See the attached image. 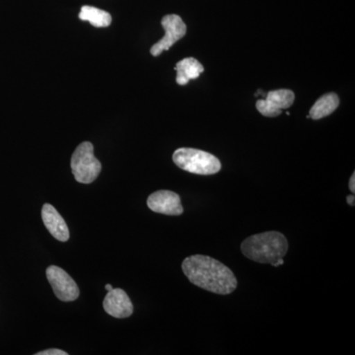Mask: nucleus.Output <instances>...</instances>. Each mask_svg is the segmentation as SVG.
<instances>
[{
  "instance_id": "obj_1",
  "label": "nucleus",
  "mask_w": 355,
  "mask_h": 355,
  "mask_svg": "<svg viewBox=\"0 0 355 355\" xmlns=\"http://www.w3.org/2000/svg\"><path fill=\"white\" fill-rule=\"evenodd\" d=\"M182 268L191 284L205 291L228 295L237 288V279L232 270L211 257H188L182 263Z\"/></svg>"
},
{
  "instance_id": "obj_2",
  "label": "nucleus",
  "mask_w": 355,
  "mask_h": 355,
  "mask_svg": "<svg viewBox=\"0 0 355 355\" xmlns=\"http://www.w3.org/2000/svg\"><path fill=\"white\" fill-rule=\"evenodd\" d=\"M288 247V241L282 233L268 231L250 236L243 241L241 251L249 260L272 266L286 257Z\"/></svg>"
},
{
  "instance_id": "obj_3",
  "label": "nucleus",
  "mask_w": 355,
  "mask_h": 355,
  "mask_svg": "<svg viewBox=\"0 0 355 355\" xmlns=\"http://www.w3.org/2000/svg\"><path fill=\"white\" fill-rule=\"evenodd\" d=\"M173 161L184 171L203 176L216 174L221 170V163L218 158L195 148L177 149L173 154Z\"/></svg>"
},
{
  "instance_id": "obj_4",
  "label": "nucleus",
  "mask_w": 355,
  "mask_h": 355,
  "mask_svg": "<svg viewBox=\"0 0 355 355\" xmlns=\"http://www.w3.org/2000/svg\"><path fill=\"white\" fill-rule=\"evenodd\" d=\"M101 170V162L95 157L93 144L88 141L79 144L71 157V171L76 181L91 184L97 179Z\"/></svg>"
},
{
  "instance_id": "obj_5",
  "label": "nucleus",
  "mask_w": 355,
  "mask_h": 355,
  "mask_svg": "<svg viewBox=\"0 0 355 355\" xmlns=\"http://www.w3.org/2000/svg\"><path fill=\"white\" fill-rule=\"evenodd\" d=\"M46 277L60 300L70 302L78 298L80 291L76 282L62 268L57 266H49L46 268Z\"/></svg>"
},
{
  "instance_id": "obj_6",
  "label": "nucleus",
  "mask_w": 355,
  "mask_h": 355,
  "mask_svg": "<svg viewBox=\"0 0 355 355\" xmlns=\"http://www.w3.org/2000/svg\"><path fill=\"white\" fill-rule=\"evenodd\" d=\"M161 24L165 30V36L153 44V48L150 49V53L153 57H158L163 51H169L173 44L184 38L187 33V26L184 21L179 15H175V14L164 16L161 21Z\"/></svg>"
},
{
  "instance_id": "obj_7",
  "label": "nucleus",
  "mask_w": 355,
  "mask_h": 355,
  "mask_svg": "<svg viewBox=\"0 0 355 355\" xmlns=\"http://www.w3.org/2000/svg\"><path fill=\"white\" fill-rule=\"evenodd\" d=\"M295 94L288 89L270 91L266 99L258 100L256 103L257 109L263 116L273 118L279 116L282 110L291 108L293 105Z\"/></svg>"
},
{
  "instance_id": "obj_8",
  "label": "nucleus",
  "mask_w": 355,
  "mask_h": 355,
  "mask_svg": "<svg viewBox=\"0 0 355 355\" xmlns=\"http://www.w3.org/2000/svg\"><path fill=\"white\" fill-rule=\"evenodd\" d=\"M147 207L153 211L165 216H178L183 214L184 207L178 193L171 191H157L147 198Z\"/></svg>"
},
{
  "instance_id": "obj_9",
  "label": "nucleus",
  "mask_w": 355,
  "mask_h": 355,
  "mask_svg": "<svg viewBox=\"0 0 355 355\" xmlns=\"http://www.w3.org/2000/svg\"><path fill=\"white\" fill-rule=\"evenodd\" d=\"M105 311L116 319H125L132 316L133 306L127 292L121 288L108 291L103 302Z\"/></svg>"
},
{
  "instance_id": "obj_10",
  "label": "nucleus",
  "mask_w": 355,
  "mask_h": 355,
  "mask_svg": "<svg viewBox=\"0 0 355 355\" xmlns=\"http://www.w3.org/2000/svg\"><path fill=\"white\" fill-rule=\"evenodd\" d=\"M42 218L44 226L55 239L60 242H67L69 239V230L64 219L50 203H44Z\"/></svg>"
},
{
  "instance_id": "obj_11",
  "label": "nucleus",
  "mask_w": 355,
  "mask_h": 355,
  "mask_svg": "<svg viewBox=\"0 0 355 355\" xmlns=\"http://www.w3.org/2000/svg\"><path fill=\"white\" fill-rule=\"evenodd\" d=\"M175 70L177 71L176 81L179 85H187L190 80L198 78L205 71L202 64L193 58H187L178 62Z\"/></svg>"
},
{
  "instance_id": "obj_12",
  "label": "nucleus",
  "mask_w": 355,
  "mask_h": 355,
  "mask_svg": "<svg viewBox=\"0 0 355 355\" xmlns=\"http://www.w3.org/2000/svg\"><path fill=\"white\" fill-rule=\"evenodd\" d=\"M340 98L336 93H328L320 97L310 110V119L320 120L330 116L338 109Z\"/></svg>"
},
{
  "instance_id": "obj_13",
  "label": "nucleus",
  "mask_w": 355,
  "mask_h": 355,
  "mask_svg": "<svg viewBox=\"0 0 355 355\" xmlns=\"http://www.w3.org/2000/svg\"><path fill=\"white\" fill-rule=\"evenodd\" d=\"M79 19L87 21L91 25L97 28L108 27L112 23L111 14L96 7L88 6H83L81 8Z\"/></svg>"
},
{
  "instance_id": "obj_14",
  "label": "nucleus",
  "mask_w": 355,
  "mask_h": 355,
  "mask_svg": "<svg viewBox=\"0 0 355 355\" xmlns=\"http://www.w3.org/2000/svg\"><path fill=\"white\" fill-rule=\"evenodd\" d=\"M67 352H64V350H60L58 349H51L43 350V352H37L36 355H67Z\"/></svg>"
},
{
  "instance_id": "obj_15",
  "label": "nucleus",
  "mask_w": 355,
  "mask_h": 355,
  "mask_svg": "<svg viewBox=\"0 0 355 355\" xmlns=\"http://www.w3.org/2000/svg\"><path fill=\"white\" fill-rule=\"evenodd\" d=\"M349 190L352 193H355V174H352L349 180Z\"/></svg>"
},
{
  "instance_id": "obj_16",
  "label": "nucleus",
  "mask_w": 355,
  "mask_h": 355,
  "mask_svg": "<svg viewBox=\"0 0 355 355\" xmlns=\"http://www.w3.org/2000/svg\"><path fill=\"white\" fill-rule=\"evenodd\" d=\"M347 203H349L350 207H354L355 198H354V193H352V195L347 196Z\"/></svg>"
},
{
  "instance_id": "obj_17",
  "label": "nucleus",
  "mask_w": 355,
  "mask_h": 355,
  "mask_svg": "<svg viewBox=\"0 0 355 355\" xmlns=\"http://www.w3.org/2000/svg\"><path fill=\"white\" fill-rule=\"evenodd\" d=\"M105 288L107 289V291H113V286H111V284H107L106 287Z\"/></svg>"
}]
</instances>
